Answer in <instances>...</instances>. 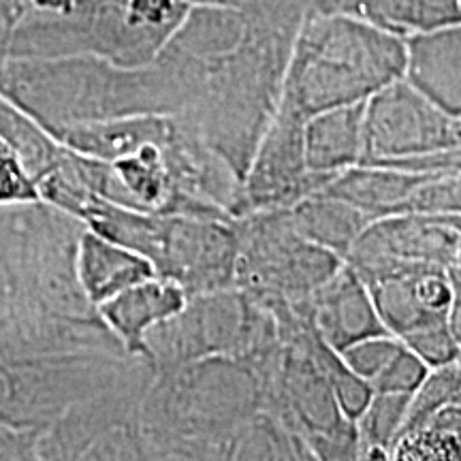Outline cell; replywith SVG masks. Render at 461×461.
<instances>
[{
  "instance_id": "cell-26",
  "label": "cell",
  "mask_w": 461,
  "mask_h": 461,
  "mask_svg": "<svg viewBox=\"0 0 461 461\" xmlns=\"http://www.w3.org/2000/svg\"><path fill=\"white\" fill-rule=\"evenodd\" d=\"M436 221L448 224V227L455 229L461 235V216H440V218H436Z\"/></svg>"
},
{
  "instance_id": "cell-5",
  "label": "cell",
  "mask_w": 461,
  "mask_h": 461,
  "mask_svg": "<svg viewBox=\"0 0 461 461\" xmlns=\"http://www.w3.org/2000/svg\"><path fill=\"white\" fill-rule=\"evenodd\" d=\"M459 246L457 230L436 218L393 214L367 224L344 263L370 285L431 265L453 269Z\"/></svg>"
},
{
  "instance_id": "cell-8",
  "label": "cell",
  "mask_w": 461,
  "mask_h": 461,
  "mask_svg": "<svg viewBox=\"0 0 461 461\" xmlns=\"http://www.w3.org/2000/svg\"><path fill=\"white\" fill-rule=\"evenodd\" d=\"M190 295L180 282L154 276L103 302L96 312L129 357L149 359L148 333L186 308Z\"/></svg>"
},
{
  "instance_id": "cell-10",
  "label": "cell",
  "mask_w": 461,
  "mask_h": 461,
  "mask_svg": "<svg viewBox=\"0 0 461 461\" xmlns=\"http://www.w3.org/2000/svg\"><path fill=\"white\" fill-rule=\"evenodd\" d=\"M180 129L182 122L177 115L141 113L73 124L58 132L56 140L84 157L113 163L137 152L146 143L167 146L176 140Z\"/></svg>"
},
{
  "instance_id": "cell-22",
  "label": "cell",
  "mask_w": 461,
  "mask_h": 461,
  "mask_svg": "<svg viewBox=\"0 0 461 461\" xmlns=\"http://www.w3.org/2000/svg\"><path fill=\"white\" fill-rule=\"evenodd\" d=\"M402 342L412 353H417L429 367L442 366V363L455 359L461 353V348L451 333V327H448V321L408 333L406 338H402Z\"/></svg>"
},
{
  "instance_id": "cell-2",
  "label": "cell",
  "mask_w": 461,
  "mask_h": 461,
  "mask_svg": "<svg viewBox=\"0 0 461 461\" xmlns=\"http://www.w3.org/2000/svg\"><path fill=\"white\" fill-rule=\"evenodd\" d=\"M408 51L378 28L353 20H314L299 37L278 112L299 120L363 103L403 77Z\"/></svg>"
},
{
  "instance_id": "cell-20",
  "label": "cell",
  "mask_w": 461,
  "mask_h": 461,
  "mask_svg": "<svg viewBox=\"0 0 461 461\" xmlns=\"http://www.w3.org/2000/svg\"><path fill=\"white\" fill-rule=\"evenodd\" d=\"M428 372V363L402 342L400 350L393 355V359H391L387 366H384V370L372 380V389L376 391V393L414 395V391L423 384Z\"/></svg>"
},
{
  "instance_id": "cell-23",
  "label": "cell",
  "mask_w": 461,
  "mask_h": 461,
  "mask_svg": "<svg viewBox=\"0 0 461 461\" xmlns=\"http://www.w3.org/2000/svg\"><path fill=\"white\" fill-rule=\"evenodd\" d=\"M406 20L423 31L457 26L461 24V0H411Z\"/></svg>"
},
{
  "instance_id": "cell-1",
  "label": "cell",
  "mask_w": 461,
  "mask_h": 461,
  "mask_svg": "<svg viewBox=\"0 0 461 461\" xmlns=\"http://www.w3.org/2000/svg\"><path fill=\"white\" fill-rule=\"evenodd\" d=\"M0 95L51 137L73 124L122 115H177L188 105L180 79L160 71L113 68L95 58H9Z\"/></svg>"
},
{
  "instance_id": "cell-13",
  "label": "cell",
  "mask_w": 461,
  "mask_h": 461,
  "mask_svg": "<svg viewBox=\"0 0 461 461\" xmlns=\"http://www.w3.org/2000/svg\"><path fill=\"white\" fill-rule=\"evenodd\" d=\"M366 101L314 113L303 124L305 165L312 173L336 177L363 158Z\"/></svg>"
},
{
  "instance_id": "cell-27",
  "label": "cell",
  "mask_w": 461,
  "mask_h": 461,
  "mask_svg": "<svg viewBox=\"0 0 461 461\" xmlns=\"http://www.w3.org/2000/svg\"><path fill=\"white\" fill-rule=\"evenodd\" d=\"M451 272H453L455 276H459V278H461V246H459L457 258H455V265H453V269H451Z\"/></svg>"
},
{
  "instance_id": "cell-17",
  "label": "cell",
  "mask_w": 461,
  "mask_h": 461,
  "mask_svg": "<svg viewBox=\"0 0 461 461\" xmlns=\"http://www.w3.org/2000/svg\"><path fill=\"white\" fill-rule=\"evenodd\" d=\"M412 395L376 393L355 420L359 459H391V447L400 436Z\"/></svg>"
},
{
  "instance_id": "cell-9",
  "label": "cell",
  "mask_w": 461,
  "mask_h": 461,
  "mask_svg": "<svg viewBox=\"0 0 461 461\" xmlns=\"http://www.w3.org/2000/svg\"><path fill=\"white\" fill-rule=\"evenodd\" d=\"M312 322L322 342L336 353L357 339L387 331L367 286L346 263L330 282L314 291Z\"/></svg>"
},
{
  "instance_id": "cell-21",
  "label": "cell",
  "mask_w": 461,
  "mask_h": 461,
  "mask_svg": "<svg viewBox=\"0 0 461 461\" xmlns=\"http://www.w3.org/2000/svg\"><path fill=\"white\" fill-rule=\"evenodd\" d=\"M41 201L37 184L20 154L0 137V205Z\"/></svg>"
},
{
  "instance_id": "cell-7",
  "label": "cell",
  "mask_w": 461,
  "mask_h": 461,
  "mask_svg": "<svg viewBox=\"0 0 461 461\" xmlns=\"http://www.w3.org/2000/svg\"><path fill=\"white\" fill-rule=\"evenodd\" d=\"M366 286L383 327L400 339L423 327L448 321L453 302L451 269L431 265Z\"/></svg>"
},
{
  "instance_id": "cell-24",
  "label": "cell",
  "mask_w": 461,
  "mask_h": 461,
  "mask_svg": "<svg viewBox=\"0 0 461 461\" xmlns=\"http://www.w3.org/2000/svg\"><path fill=\"white\" fill-rule=\"evenodd\" d=\"M39 431L17 429L11 425L0 423V459H37Z\"/></svg>"
},
{
  "instance_id": "cell-28",
  "label": "cell",
  "mask_w": 461,
  "mask_h": 461,
  "mask_svg": "<svg viewBox=\"0 0 461 461\" xmlns=\"http://www.w3.org/2000/svg\"><path fill=\"white\" fill-rule=\"evenodd\" d=\"M451 403H457V406H461V391H459V393L457 395H455L453 397V402Z\"/></svg>"
},
{
  "instance_id": "cell-15",
  "label": "cell",
  "mask_w": 461,
  "mask_h": 461,
  "mask_svg": "<svg viewBox=\"0 0 461 461\" xmlns=\"http://www.w3.org/2000/svg\"><path fill=\"white\" fill-rule=\"evenodd\" d=\"M288 216L302 238L336 252L342 258L348 255L363 229L374 221L359 207L325 193H314L297 201L288 207Z\"/></svg>"
},
{
  "instance_id": "cell-4",
  "label": "cell",
  "mask_w": 461,
  "mask_h": 461,
  "mask_svg": "<svg viewBox=\"0 0 461 461\" xmlns=\"http://www.w3.org/2000/svg\"><path fill=\"white\" fill-rule=\"evenodd\" d=\"M457 146H461V118L442 112L403 79L366 101L361 163L389 165Z\"/></svg>"
},
{
  "instance_id": "cell-18",
  "label": "cell",
  "mask_w": 461,
  "mask_h": 461,
  "mask_svg": "<svg viewBox=\"0 0 461 461\" xmlns=\"http://www.w3.org/2000/svg\"><path fill=\"white\" fill-rule=\"evenodd\" d=\"M400 214L461 216V169L429 171L406 199Z\"/></svg>"
},
{
  "instance_id": "cell-3",
  "label": "cell",
  "mask_w": 461,
  "mask_h": 461,
  "mask_svg": "<svg viewBox=\"0 0 461 461\" xmlns=\"http://www.w3.org/2000/svg\"><path fill=\"white\" fill-rule=\"evenodd\" d=\"M141 361L148 359L115 353H0V423L41 434L68 408L112 387Z\"/></svg>"
},
{
  "instance_id": "cell-25",
  "label": "cell",
  "mask_w": 461,
  "mask_h": 461,
  "mask_svg": "<svg viewBox=\"0 0 461 461\" xmlns=\"http://www.w3.org/2000/svg\"><path fill=\"white\" fill-rule=\"evenodd\" d=\"M26 14V0H0V56L7 60L17 26L22 24Z\"/></svg>"
},
{
  "instance_id": "cell-12",
  "label": "cell",
  "mask_w": 461,
  "mask_h": 461,
  "mask_svg": "<svg viewBox=\"0 0 461 461\" xmlns=\"http://www.w3.org/2000/svg\"><path fill=\"white\" fill-rule=\"evenodd\" d=\"M406 73L420 95L461 118V24L425 31L408 54Z\"/></svg>"
},
{
  "instance_id": "cell-11",
  "label": "cell",
  "mask_w": 461,
  "mask_h": 461,
  "mask_svg": "<svg viewBox=\"0 0 461 461\" xmlns=\"http://www.w3.org/2000/svg\"><path fill=\"white\" fill-rule=\"evenodd\" d=\"M75 269L88 302L99 308L103 302L154 278L157 269L140 252L131 250L118 241L105 238L86 227L77 240Z\"/></svg>"
},
{
  "instance_id": "cell-6",
  "label": "cell",
  "mask_w": 461,
  "mask_h": 461,
  "mask_svg": "<svg viewBox=\"0 0 461 461\" xmlns=\"http://www.w3.org/2000/svg\"><path fill=\"white\" fill-rule=\"evenodd\" d=\"M303 120L276 109L272 122L241 177L238 214L288 210L330 184L331 176L312 173L305 165Z\"/></svg>"
},
{
  "instance_id": "cell-14",
  "label": "cell",
  "mask_w": 461,
  "mask_h": 461,
  "mask_svg": "<svg viewBox=\"0 0 461 461\" xmlns=\"http://www.w3.org/2000/svg\"><path fill=\"white\" fill-rule=\"evenodd\" d=\"M429 171H408L391 165H355L338 173L319 193L331 194L359 207L374 221L400 214L412 190L428 177Z\"/></svg>"
},
{
  "instance_id": "cell-19",
  "label": "cell",
  "mask_w": 461,
  "mask_h": 461,
  "mask_svg": "<svg viewBox=\"0 0 461 461\" xmlns=\"http://www.w3.org/2000/svg\"><path fill=\"white\" fill-rule=\"evenodd\" d=\"M402 339L393 336V333H376V336H367L346 346L344 350H339V359L350 372H355L357 376L367 380L372 384V380L384 370V366L393 359V355L400 350Z\"/></svg>"
},
{
  "instance_id": "cell-16",
  "label": "cell",
  "mask_w": 461,
  "mask_h": 461,
  "mask_svg": "<svg viewBox=\"0 0 461 461\" xmlns=\"http://www.w3.org/2000/svg\"><path fill=\"white\" fill-rule=\"evenodd\" d=\"M391 459L445 461L461 459V406L447 403L417 428L403 431L391 447Z\"/></svg>"
}]
</instances>
